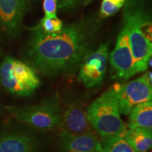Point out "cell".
I'll return each mask as SVG.
<instances>
[{
	"label": "cell",
	"instance_id": "9c48e42d",
	"mask_svg": "<svg viewBox=\"0 0 152 152\" xmlns=\"http://www.w3.org/2000/svg\"><path fill=\"white\" fill-rule=\"evenodd\" d=\"M26 0H0V26L9 35L20 31Z\"/></svg>",
	"mask_w": 152,
	"mask_h": 152
},
{
	"label": "cell",
	"instance_id": "3957f363",
	"mask_svg": "<svg viewBox=\"0 0 152 152\" xmlns=\"http://www.w3.org/2000/svg\"><path fill=\"white\" fill-rule=\"evenodd\" d=\"M7 111L19 123L42 131L61 128L63 110L58 95H52L34 105L9 106Z\"/></svg>",
	"mask_w": 152,
	"mask_h": 152
},
{
	"label": "cell",
	"instance_id": "9a60e30c",
	"mask_svg": "<svg viewBox=\"0 0 152 152\" xmlns=\"http://www.w3.org/2000/svg\"><path fill=\"white\" fill-rule=\"evenodd\" d=\"M102 152H138L122 136L103 139Z\"/></svg>",
	"mask_w": 152,
	"mask_h": 152
},
{
	"label": "cell",
	"instance_id": "5bb4252c",
	"mask_svg": "<svg viewBox=\"0 0 152 152\" xmlns=\"http://www.w3.org/2000/svg\"><path fill=\"white\" fill-rule=\"evenodd\" d=\"M123 138L138 152H147L152 146L151 130L145 128H133L126 130Z\"/></svg>",
	"mask_w": 152,
	"mask_h": 152
},
{
	"label": "cell",
	"instance_id": "e0dca14e",
	"mask_svg": "<svg viewBox=\"0 0 152 152\" xmlns=\"http://www.w3.org/2000/svg\"><path fill=\"white\" fill-rule=\"evenodd\" d=\"M37 26L45 33L52 34L59 32L64 26L61 20L58 18L57 16L54 18H49L45 16Z\"/></svg>",
	"mask_w": 152,
	"mask_h": 152
},
{
	"label": "cell",
	"instance_id": "7a4b0ae2",
	"mask_svg": "<svg viewBox=\"0 0 152 152\" xmlns=\"http://www.w3.org/2000/svg\"><path fill=\"white\" fill-rule=\"evenodd\" d=\"M123 25L128 32L129 42L137 73L147 69L152 54L151 23L139 9L125 8Z\"/></svg>",
	"mask_w": 152,
	"mask_h": 152
},
{
	"label": "cell",
	"instance_id": "52a82bcc",
	"mask_svg": "<svg viewBox=\"0 0 152 152\" xmlns=\"http://www.w3.org/2000/svg\"><path fill=\"white\" fill-rule=\"evenodd\" d=\"M109 43L102 44L91 52L79 66L78 80L88 88L99 87L103 83L109 59Z\"/></svg>",
	"mask_w": 152,
	"mask_h": 152
},
{
	"label": "cell",
	"instance_id": "5b68a950",
	"mask_svg": "<svg viewBox=\"0 0 152 152\" xmlns=\"http://www.w3.org/2000/svg\"><path fill=\"white\" fill-rule=\"evenodd\" d=\"M0 82L6 90L19 96H30L41 84L31 66L11 57L5 58L0 66Z\"/></svg>",
	"mask_w": 152,
	"mask_h": 152
},
{
	"label": "cell",
	"instance_id": "8fae6325",
	"mask_svg": "<svg viewBox=\"0 0 152 152\" xmlns=\"http://www.w3.org/2000/svg\"><path fill=\"white\" fill-rule=\"evenodd\" d=\"M39 140L33 134L22 131L0 134V152H37Z\"/></svg>",
	"mask_w": 152,
	"mask_h": 152
},
{
	"label": "cell",
	"instance_id": "6da1fadb",
	"mask_svg": "<svg viewBox=\"0 0 152 152\" xmlns=\"http://www.w3.org/2000/svg\"><path fill=\"white\" fill-rule=\"evenodd\" d=\"M98 30L99 22L93 18L66 25L52 34L35 26L26 52L28 63L49 77L75 73L92 52Z\"/></svg>",
	"mask_w": 152,
	"mask_h": 152
},
{
	"label": "cell",
	"instance_id": "277c9868",
	"mask_svg": "<svg viewBox=\"0 0 152 152\" xmlns=\"http://www.w3.org/2000/svg\"><path fill=\"white\" fill-rule=\"evenodd\" d=\"M87 115L92 128L103 139L122 136L127 130L111 87L87 108Z\"/></svg>",
	"mask_w": 152,
	"mask_h": 152
},
{
	"label": "cell",
	"instance_id": "ba28073f",
	"mask_svg": "<svg viewBox=\"0 0 152 152\" xmlns=\"http://www.w3.org/2000/svg\"><path fill=\"white\" fill-rule=\"evenodd\" d=\"M110 63L115 78L124 82L136 75L134 61L129 42L128 32L123 25L117 38L116 45L110 55Z\"/></svg>",
	"mask_w": 152,
	"mask_h": 152
},
{
	"label": "cell",
	"instance_id": "d6986e66",
	"mask_svg": "<svg viewBox=\"0 0 152 152\" xmlns=\"http://www.w3.org/2000/svg\"><path fill=\"white\" fill-rule=\"evenodd\" d=\"M43 9L45 11V16L49 17V18L56 17V0H44Z\"/></svg>",
	"mask_w": 152,
	"mask_h": 152
},
{
	"label": "cell",
	"instance_id": "ac0fdd59",
	"mask_svg": "<svg viewBox=\"0 0 152 152\" xmlns=\"http://www.w3.org/2000/svg\"><path fill=\"white\" fill-rule=\"evenodd\" d=\"M88 0H56L57 8L64 11H71L84 4Z\"/></svg>",
	"mask_w": 152,
	"mask_h": 152
},
{
	"label": "cell",
	"instance_id": "4fadbf2b",
	"mask_svg": "<svg viewBox=\"0 0 152 152\" xmlns=\"http://www.w3.org/2000/svg\"><path fill=\"white\" fill-rule=\"evenodd\" d=\"M129 129H152V102H146L134 106L129 113Z\"/></svg>",
	"mask_w": 152,
	"mask_h": 152
},
{
	"label": "cell",
	"instance_id": "7c38bea8",
	"mask_svg": "<svg viewBox=\"0 0 152 152\" xmlns=\"http://www.w3.org/2000/svg\"><path fill=\"white\" fill-rule=\"evenodd\" d=\"M61 128L63 132L79 135L93 131L87 115V109L79 103L71 104L62 114Z\"/></svg>",
	"mask_w": 152,
	"mask_h": 152
},
{
	"label": "cell",
	"instance_id": "30bf717a",
	"mask_svg": "<svg viewBox=\"0 0 152 152\" xmlns=\"http://www.w3.org/2000/svg\"><path fill=\"white\" fill-rule=\"evenodd\" d=\"M102 143L94 132L74 135L59 134L58 152H102Z\"/></svg>",
	"mask_w": 152,
	"mask_h": 152
},
{
	"label": "cell",
	"instance_id": "2e32d148",
	"mask_svg": "<svg viewBox=\"0 0 152 152\" xmlns=\"http://www.w3.org/2000/svg\"><path fill=\"white\" fill-rule=\"evenodd\" d=\"M125 0H103L100 9V18L112 16L124 5Z\"/></svg>",
	"mask_w": 152,
	"mask_h": 152
},
{
	"label": "cell",
	"instance_id": "8992f818",
	"mask_svg": "<svg viewBox=\"0 0 152 152\" xmlns=\"http://www.w3.org/2000/svg\"><path fill=\"white\" fill-rule=\"evenodd\" d=\"M111 89L120 113L127 115L135 106L151 101V73L148 72L125 84H116Z\"/></svg>",
	"mask_w": 152,
	"mask_h": 152
}]
</instances>
